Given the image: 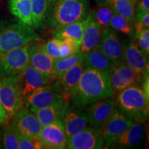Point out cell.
<instances>
[{"instance_id":"6da1fadb","label":"cell","mask_w":149,"mask_h":149,"mask_svg":"<svg viewBox=\"0 0 149 149\" xmlns=\"http://www.w3.org/2000/svg\"><path fill=\"white\" fill-rule=\"evenodd\" d=\"M113 95L111 72L86 67L71 95V107L82 108Z\"/></svg>"},{"instance_id":"7a4b0ae2","label":"cell","mask_w":149,"mask_h":149,"mask_svg":"<svg viewBox=\"0 0 149 149\" xmlns=\"http://www.w3.org/2000/svg\"><path fill=\"white\" fill-rule=\"evenodd\" d=\"M89 12V0H49L45 26L55 31L82 21Z\"/></svg>"},{"instance_id":"3957f363","label":"cell","mask_w":149,"mask_h":149,"mask_svg":"<svg viewBox=\"0 0 149 149\" xmlns=\"http://www.w3.org/2000/svg\"><path fill=\"white\" fill-rule=\"evenodd\" d=\"M148 96L140 86L128 87L115 97V109L133 122L144 123L148 117Z\"/></svg>"},{"instance_id":"277c9868","label":"cell","mask_w":149,"mask_h":149,"mask_svg":"<svg viewBox=\"0 0 149 149\" xmlns=\"http://www.w3.org/2000/svg\"><path fill=\"white\" fill-rule=\"evenodd\" d=\"M40 40L33 27L17 20L0 24V53L29 45Z\"/></svg>"},{"instance_id":"5b68a950","label":"cell","mask_w":149,"mask_h":149,"mask_svg":"<svg viewBox=\"0 0 149 149\" xmlns=\"http://www.w3.org/2000/svg\"><path fill=\"white\" fill-rule=\"evenodd\" d=\"M24 101L20 74L0 79V102L9 117L17 113L24 106Z\"/></svg>"},{"instance_id":"8992f818","label":"cell","mask_w":149,"mask_h":149,"mask_svg":"<svg viewBox=\"0 0 149 149\" xmlns=\"http://www.w3.org/2000/svg\"><path fill=\"white\" fill-rule=\"evenodd\" d=\"M29 45L0 53V79L23 71L29 64Z\"/></svg>"},{"instance_id":"52a82bcc","label":"cell","mask_w":149,"mask_h":149,"mask_svg":"<svg viewBox=\"0 0 149 149\" xmlns=\"http://www.w3.org/2000/svg\"><path fill=\"white\" fill-rule=\"evenodd\" d=\"M146 77H143L126 63L117 65L111 72V84L113 95L115 97L121 91L133 86H141Z\"/></svg>"},{"instance_id":"ba28073f","label":"cell","mask_w":149,"mask_h":149,"mask_svg":"<svg viewBox=\"0 0 149 149\" xmlns=\"http://www.w3.org/2000/svg\"><path fill=\"white\" fill-rule=\"evenodd\" d=\"M133 122V121L131 119L120 113L115 109L103 125L99 128L105 144L104 148H109L112 143L118 138Z\"/></svg>"},{"instance_id":"9c48e42d","label":"cell","mask_w":149,"mask_h":149,"mask_svg":"<svg viewBox=\"0 0 149 149\" xmlns=\"http://www.w3.org/2000/svg\"><path fill=\"white\" fill-rule=\"evenodd\" d=\"M67 100L50 84L39 87L24 97V105L30 110L42 109Z\"/></svg>"},{"instance_id":"30bf717a","label":"cell","mask_w":149,"mask_h":149,"mask_svg":"<svg viewBox=\"0 0 149 149\" xmlns=\"http://www.w3.org/2000/svg\"><path fill=\"white\" fill-rule=\"evenodd\" d=\"M29 64L44 74L54 81L57 79L55 70V60L44 50V43L35 41L29 45Z\"/></svg>"},{"instance_id":"8fae6325","label":"cell","mask_w":149,"mask_h":149,"mask_svg":"<svg viewBox=\"0 0 149 149\" xmlns=\"http://www.w3.org/2000/svg\"><path fill=\"white\" fill-rule=\"evenodd\" d=\"M97 48L115 66L124 62L123 44L111 27L102 30Z\"/></svg>"},{"instance_id":"7c38bea8","label":"cell","mask_w":149,"mask_h":149,"mask_svg":"<svg viewBox=\"0 0 149 149\" xmlns=\"http://www.w3.org/2000/svg\"><path fill=\"white\" fill-rule=\"evenodd\" d=\"M59 121L63 126L67 138L84 129L88 125L86 113L79 107H73L68 103L65 106Z\"/></svg>"},{"instance_id":"4fadbf2b","label":"cell","mask_w":149,"mask_h":149,"mask_svg":"<svg viewBox=\"0 0 149 149\" xmlns=\"http://www.w3.org/2000/svg\"><path fill=\"white\" fill-rule=\"evenodd\" d=\"M105 144L97 128L87 126L67 139L66 148L101 149Z\"/></svg>"},{"instance_id":"5bb4252c","label":"cell","mask_w":149,"mask_h":149,"mask_svg":"<svg viewBox=\"0 0 149 149\" xmlns=\"http://www.w3.org/2000/svg\"><path fill=\"white\" fill-rule=\"evenodd\" d=\"M12 125L20 135L26 137H36L42 126L34 112L22 107L14 115Z\"/></svg>"},{"instance_id":"9a60e30c","label":"cell","mask_w":149,"mask_h":149,"mask_svg":"<svg viewBox=\"0 0 149 149\" xmlns=\"http://www.w3.org/2000/svg\"><path fill=\"white\" fill-rule=\"evenodd\" d=\"M124 62L131 67L143 77L148 76V57L141 51L134 38L122 42Z\"/></svg>"},{"instance_id":"2e32d148","label":"cell","mask_w":149,"mask_h":149,"mask_svg":"<svg viewBox=\"0 0 149 149\" xmlns=\"http://www.w3.org/2000/svg\"><path fill=\"white\" fill-rule=\"evenodd\" d=\"M37 137L45 148H66L68 138L59 120L43 126Z\"/></svg>"},{"instance_id":"e0dca14e","label":"cell","mask_w":149,"mask_h":149,"mask_svg":"<svg viewBox=\"0 0 149 149\" xmlns=\"http://www.w3.org/2000/svg\"><path fill=\"white\" fill-rule=\"evenodd\" d=\"M86 66L83 61L74 65L70 69L63 72L53 81V88L59 94L68 100L77 85Z\"/></svg>"},{"instance_id":"ac0fdd59","label":"cell","mask_w":149,"mask_h":149,"mask_svg":"<svg viewBox=\"0 0 149 149\" xmlns=\"http://www.w3.org/2000/svg\"><path fill=\"white\" fill-rule=\"evenodd\" d=\"M115 104V96H112L90 104L86 112L90 126L97 129L101 127L114 111Z\"/></svg>"},{"instance_id":"d6986e66","label":"cell","mask_w":149,"mask_h":149,"mask_svg":"<svg viewBox=\"0 0 149 149\" xmlns=\"http://www.w3.org/2000/svg\"><path fill=\"white\" fill-rule=\"evenodd\" d=\"M144 133L145 128L143 123L133 122L109 148L120 149L139 148L143 142Z\"/></svg>"},{"instance_id":"ffe728a7","label":"cell","mask_w":149,"mask_h":149,"mask_svg":"<svg viewBox=\"0 0 149 149\" xmlns=\"http://www.w3.org/2000/svg\"><path fill=\"white\" fill-rule=\"evenodd\" d=\"M85 24L82 39L79 45V51L83 54L92 51L98 46L102 30L95 22L90 10L84 19Z\"/></svg>"},{"instance_id":"44dd1931","label":"cell","mask_w":149,"mask_h":149,"mask_svg":"<svg viewBox=\"0 0 149 149\" xmlns=\"http://www.w3.org/2000/svg\"><path fill=\"white\" fill-rule=\"evenodd\" d=\"M20 76L24 97L35 89L53 82L51 79L30 64L25 67L23 71L20 73Z\"/></svg>"},{"instance_id":"7402d4cb","label":"cell","mask_w":149,"mask_h":149,"mask_svg":"<svg viewBox=\"0 0 149 149\" xmlns=\"http://www.w3.org/2000/svg\"><path fill=\"white\" fill-rule=\"evenodd\" d=\"M83 63L86 67L108 72H111L115 66L97 46L92 51L83 54Z\"/></svg>"},{"instance_id":"603a6c76","label":"cell","mask_w":149,"mask_h":149,"mask_svg":"<svg viewBox=\"0 0 149 149\" xmlns=\"http://www.w3.org/2000/svg\"><path fill=\"white\" fill-rule=\"evenodd\" d=\"M68 103V100H65L42 109L32 110V111L36 115L42 126H46L59 120L61 113Z\"/></svg>"},{"instance_id":"cb8c5ba5","label":"cell","mask_w":149,"mask_h":149,"mask_svg":"<svg viewBox=\"0 0 149 149\" xmlns=\"http://www.w3.org/2000/svg\"><path fill=\"white\" fill-rule=\"evenodd\" d=\"M8 8L19 20L33 27L31 0H10Z\"/></svg>"},{"instance_id":"d4e9b609","label":"cell","mask_w":149,"mask_h":149,"mask_svg":"<svg viewBox=\"0 0 149 149\" xmlns=\"http://www.w3.org/2000/svg\"><path fill=\"white\" fill-rule=\"evenodd\" d=\"M137 0H108V3L115 13L126 19L134 25L135 22V8Z\"/></svg>"},{"instance_id":"484cf974","label":"cell","mask_w":149,"mask_h":149,"mask_svg":"<svg viewBox=\"0 0 149 149\" xmlns=\"http://www.w3.org/2000/svg\"><path fill=\"white\" fill-rule=\"evenodd\" d=\"M84 24V19L82 21L73 22V23L67 24L60 29L53 31V34L54 37L59 39L66 38V37L74 39L80 45L83 36Z\"/></svg>"},{"instance_id":"4316f807","label":"cell","mask_w":149,"mask_h":149,"mask_svg":"<svg viewBox=\"0 0 149 149\" xmlns=\"http://www.w3.org/2000/svg\"><path fill=\"white\" fill-rule=\"evenodd\" d=\"M49 0H31L33 28L42 30L45 27Z\"/></svg>"},{"instance_id":"83f0119b","label":"cell","mask_w":149,"mask_h":149,"mask_svg":"<svg viewBox=\"0 0 149 149\" xmlns=\"http://www.w3.org/2000/svg\"><path fill=\"white\" fill-rule=\"evenodd\" d=\"M83 61V53L79 51L73 55L68 56L55 60V70L57 77H58L63 72L70 69L74 65Z\"/></svg>"},{"instance_id":"f1b7e54d","label":"cell","mask_w":149,"mask_h":149,"mask_svg":"<svg viewBox=\"0 0 149 149\" xmlns=\"http://www.w3.org/2000/svg\"><path fill=\"white\" fill-rule=\"evenodd\" d=\"M91 12L93 18L102 30L110 26V22L115 12L108 3H102L95 10H91Z\"/></svg>"},{"instance_id":"f546056e","label":"cell","mask_w":149,"mask_h":149,"mask_svg":"<svg viewBox=\"0 0 149 149\" xmlns=\"http://www.w3.org/2000/svg\"><path fill=\"white\" fill-rule=\"evenodd\" d=\"M110 27L114 29L115 31H120L130 37V38L135 37V29L134 25L129 21L120 15L115 13L112 16L110 22Z\"/></svg>"},{"instance_id":"4dcf8cb0","label":"cell","mask_w":149,"mask_h":149,"mask_svg":"<svg viewBox=\"0 0 149 149\" xmlns=\"http://www.w3.org/2000/svg\"><path fill=\"white\" fill-rule=\"evenodd\" d=\"M1 133H2V145L3 148L19 149V133L12 124H7L4 126V127L1 129Z\"/></svg>"},{"instance_id":"1f68e13d","label":"cell","mask_w":149,"mask_h":149,"mask_svg":"<svg viewBox=\"0 0 149 149\" xmlns=\"http://www.w3.org/2000/svg\"><path fill=\"white\" fill-rule=\"evenodd\" d=\"M79 51V44L72 38L61 39L59 53L60 57H65L72 55Z\"/></svg>"},{"instance_id":"d6a6232c","label":"cell","mask_w":149,"mask_h":149,"mask_svg":"<svg viewBox=\"0 0 149 149\" xmlns=\"http://www.w3.org/2000/svg\"><path fill=\"white\" fill-rule=\"evenodd\" d=\"M61 39L54 37L48 41L46 44L44 43V50L45 53L54 60L60 58L59 47Z\"/></svg>"},{"instance_id":"836d02e7","label":"cell","mask_w":149,"mask_h":149,"mask_svg":"<svg viewBox=\"0 0 149 149\" xmlns=\"http://www.w3.org/2000/svg\"><path fill=\"white\" fill-rule=\"evenodd\" d=\"M135 39L138 47L148 57L149 55V29H145L135 35Z\"/></svg>"},{"instance_id":"e575fe53","label":"cell","mask_w":149,"mask_h":149,"mask_svg":"<svg viewBox=\"0 0 149 149\" xmlns=\"http://www.w3.org/2000/svg\"><path fill=\"white\" fill-rule=\"evenodd\" d=\"M19 149H44V146L38 137H26L19 135Z\"/></svg>"},{"instance_id":"d590c367","label":"cell","mask_w":149,"mask_h":149,"mask_svg":"<svg viewBox=\"0 0 149 149\" xmlns=\"http://www.w3.org/2000/svg\"><path fill=\"white\" fill-rule=\"evenodd\" d=\"M149 12V0H137L135 8V22Z\"/></svg>"},{"instance_id":"8d00e7d4","label":"cell","mask_w":149,"mask_h":149,"mask_svg":"<svg viewBox=\"0 0 149 149\" xmlns=\"http://www.w3.org/2000/svg\"><path fill=\"white\" fill-rule=\"evenodd\" d=\"M8 118V113L0 102V125L6 123Z\"/></svg>"},{"instance_id":"74e56055","label":"cell","mask_w":149,"mask_h":149,"mask_svg":"<svg viewBox=\"0 0 149 149\" xmlns=\"http://www.w3.org/2000/svg\"><path fill=\"white\" fill-rule=\"evenodd\" d=\"M0 148H3L2 145V133L1 128H0Z\"/></svg>"},{"instance_id":"f35d334b","label":"cell","mask_w":149,"mask_h":149,"mask_svg":"<svg viewBox=\"0 0 149 149\" xmlns=\"http://www.w3.org/2000/svg\"><path fill=\"white\" fill-rule=\"evenodd\" d=\"M97 1H100V2H101L102 3H106L108 0H97Z\"/></svg>"}]
</instances>
